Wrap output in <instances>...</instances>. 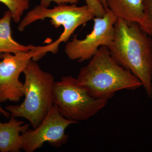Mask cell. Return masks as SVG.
<instances>
[{
  "mask_svg": "<svg viewBox=\"0 0 152 152\" xmlns=\"http://www.w3.org/2000/svg\"><path fill=\"white\" fill-rule=\"evenodd\" d=\"M118 18L109 10L102 18L94 17L93 30L83 39L74 36L71 42H68L64 51L70 60L82 63L91 59L100 47L108 48L113 41L115 35V24Z\"/></svg>",
  "mask_w": 152,
  "mask_h": 152,
  "instance_id": "8992f818",
  "label": "cell"
},
{
  "mask_svg": "<svg viewBox=\"0 0 152 152\" xmlns=\"http://www.w3.org/2000/svg\"><path fill=\"white\" fill-rule=\"evenodd\" d=\"M0 113L1 114H3L5 117H7V118H9V117L11 116L10 113L8 112L7 111L3 109L1 106H0Z\"/></svg>",
  "mask_w": 152,
  "mask_h": 152,
  "instance_id": "2e32d148",
  "label": "cell"
},
{
  "mask_svg": "<svg viewBox=\"0 0 152 152\" xmlns=\"http://www.w3.org/2000/svg\"><path fill=\"white\" fill-rule=\"evenodd\" d=\"M100 3L104 7L106 11H107L108 10V8L107 7V2H106V0H98Z\"/></svg>",
  "mask_w": 152,
  "mask_h": 152,
  "instance_id": "e0dca14e",
  "label": "cell"
},
{
  "mask_svg": "<svg viewBox=\"0 0 152 152\" xmlns=\"http://www.w3.org/2000/svg\"><path fill=\"white\" fill-rule=\"evenodd\" d=\"M86 5L92 11L95 17L102 18L106 14L105 9L98 0H85Z\"/></svg>",
  "mask_w": 152,
  "mask_h": 152,
  "instance_id": "4fadbf2b",
  "label": "cell"
},
{
  "mask_svg": "<svg viewBox=\"0 0 152 152\" xmlns=\"http://www.w3.org/2000/svg\"><path fill=\"white\" fill-rule=\"evenodd\" d=\"M11 116L8 122H0V152H19L22 149L20 134L29 129L30 124Z\"/></svg>",
  "mask_w": 152,
  "mask_h": 152,
  "instance_id": "30bf717a",
  "label": "cell"
},
{
  "mask_svg": "<svg viewBox=\"0 0 152 152\" xmlns=\"http://www.w3.org/2000/svg\"><path fill=\"white\" fill-rule=\"evenodd\" d=\"M108 8L128 23H135L152 37V20L144 8V0H106Z\"/></svg>",
  "mask_w": 152,
  "mask_h": 152,
  "instance_id": "9c48e42d",
  "label": "cell"
},
{
  "mask_svg": "<svg viewBox=\"0 0 152 152\" xmlns=\"http://www.w3.org/2000/svg\"><path fill=\"white\" fill-rule=\"evenodd\" d=\"M12 13L10 10L5 12L0 19V53L16 54L21 52L32 50L35 46H26L19 44L12 36L11 20Z\"/></svg>",
  "mask_w": 152,
  "mask_h": 152,
  "instance_id": "8fae6325",
  "label": "cell"
},
{
  "mask_svg": "<svg viewBox=\"0 0 152 152\" xmlns=\"http://www.w3.org/2000/svg\"><path fill=\"white\" fill-rule=\"evenodd\" d=\"M4 53H0V61L2 59L3 57H4Z\"/></svg>",
  "mask_w": 152,
  "mask_h": 152,
  "instance_id": "ac0fdd59",
  "label": "cell"
},
{
  "mask_svg": "<svg viewBox=\"0 0 152 152\" xmlns=\"http://www.w3.org/2000/svg\"><path fill=\"white\" fill-rule=\"evenodd\" d=\"M113 41L108 47L111 56L120 66L130 71L141 82L149 98H152V40L135 23L118 18Z\"/></svg>",
  "mask_w": 152,
  "mask_h": 152,
  "instance_id": "6da1fadb",
  "label": "cell"
},
{
  "mask_svg": "<svg viewBox=\"0 0 152 152\" xmlns=\"http://www.w3.org/2000/svg\"><path fill=\"white\" fill-rule=\"evenodd\" d=\"M94 17V13L86 5L79 7L76 4H62L51 9L39 5L28 12L20 21L18 30L20 32L23 31L33 23L46 18L51 19V24L55 28H58L61 26L64 28L63 33L57 40L44 46H36L35 60L37 61L48 52L54 54L57 53L60 44L68 42L79 26L86 23Z\"/></svg>",
  "mask_w": 152,
  "mask_h": 152,
  "instance_id": "277c9868",
  "label": "cell"
},
{
  "mask_svg": "<svg viewBox=\"0 0 152 152\" xmlns=\"http://www.w3.org/2000/svg\"><path fill=\"white\" fill-rule=\"evenodd\" d=\"M76 80L79 86L98 99L109 100L118 91L142 86L137 77L115 61L105 46L100 47L89 63L81 68Z\"/></svg>",
  "mask_w": 152,
  "mask_h": 152,
  "instance_id": "7a4b0ae2",
  "label": "cell"
},
{
  "mask_svg": "<svg viewBox=\"0 0 152 152\" xmlns=\"http://www.w3.org/2000/svg\"><path fill=\"white\" fill-rule=\"evenodd\" d=\"M144 4L146 13L152 20V0H144Z\"/></svg>",
  "mask_w": 152,
  "mask_h": 152,
  "instance_id": "9a60e30c",
  "label": "cell"
},
{
  "mask_svg": "<svg viewBox=\"0 0 152 152\" xmlns=\"http://www.w3.org/2000/svg\"><path fill=\"white\" fill-rule=\"evenodd\" d=\"M108 101L93 97L72 76H64L59 81L55 82L54 105L67 119L78 123L89 119L104 108Z\"/></svg>",
  "mask_w": 152,
  "mask_h": 152,
  "instance_id": "5b68a950",
  "label": "cell"
},
{
  "mask_svg": "<svg viewBox=\"0 0 152 152\" xmlns=\"http://www.w3.org/2000/svg\"><path fill=\"white\" fill-rule=\"evenodd\" d=\"M0 2L8 8L12 13V19L16 23L20 22L25 11L29 8V0H0Z\"/></svg>",
  "mask_w": 152,
  "mask_h": 152,
  "instance_id": "7c38bea8",
  "label": "cell"
},
{
  "mask_svg": "<svg viewBox=\"0 0 152 152\" xmlns=\"http://www.w3.org/2000/svg\"><path fill=\"white\" fill-rule=\"evenodd\" d=\"M77 123L62 116L58 107L54 105L37 127L29 129L22 134V149L26 152H34L46 142L56 148L61 146L69 139L66 129L70 125Z\"/></svg>",
  "mask_w": 152,
  "mask_h": 152,
  "instance_id": "52a82bcc",
  "label": "cell"
},
{
  "mask_svg": "<svg viewBox=\"0 0 152 152\" xmlns=\"http://www.w3.org/2000/svg\"><path fill=\"white\" fill-rule=\"evenodd\" d=\"M79 0H41L40 5L45 7L49 8L52 2L56 3L57 5L62 4H75L78 2Z\"/></svg>",
  "mask_w": 152,
  "mask_h": 152,
  "instance_id": "5bb4252c",
  "label": "cell"
},
{
  "mask_svg": "<svg viewBox=\"0 0 152 152\" xmlns=\"http://www.w3.org/2000/svg\"><path fill=\"white\" fill-rule=\"evenodd\" d=\"M23 73L25 77L24 101L20 105L7 106L6 110L11 116L27 120L33 129H36L54 105V78L52 74L43 70L32 59Z\"/></svg>",
  "mask_w": 152,
  "mask_h": 152,
  "instance_id": "3957f363",
  "label": "cell"
},
{
  "mask_svg": "<svg viewBox=\"0 0 152 152\" xmlns=\"http://www.w3.org/2000/svg\"><path fill=\"white\" fill-rule=\"evenodd\" d=\"M34 56L33 50L4 54L0 61V103L7 101L18 102L23 96L24 84L19 77Z\"/></svg>",
  "mask_w": 152,
  "mask_h": 152,
  "instance_id": "ba28073f",
  "label": "cell"
}]
</instances>
